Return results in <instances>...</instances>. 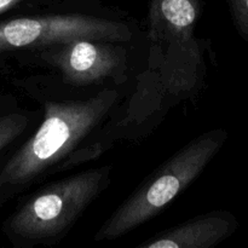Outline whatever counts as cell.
Listing matches in <instances>:
<instances>
[{
  "instance_id": "cell-6",
  "label": "cell",
  "mask_w": 248,
  "mask_h": 248,
  "mask_svg": "<svg viewBox=\"0 0 248 248\" xmlns=\"http://www.w3.org/2000/svg\"><path fill=\"white\" fill-rule=\"evenodd\" d=\"M123 43L78 39L39 48L40 58L62 74L73 86H91L116 80L126 72Z\"/></svg>"
},
{
  "instance_id": "cell-8",
  "label": "cell",
  "mask_w": 248,
  "mask_h": 248,
  "mask_svg": "<svg viewBox=\"0 0 248 248\" xmlns=\"http://www.w3.org/2000/svg\"><path fill=\"white\" fill-rule=\"evenodd\" d=\"M29 125L28 116L19 113L0 115V152L15 142Z\"/></svg>"
},
{
  "instance_id": "cell-5",
  "label": "cell",
  "mask_w": 248,
  "mask_h": 248,
  "mask_svg": "<svg viewBox=\"0 0 248 248\" xmlns=\"http://www.w3.org/2000/svg\"><path fill=\"white\" fill-rule=\"evenodd\" d=\"M78 39L127 43L132 31L126 23L79 14L21 17L0 22V52L44 48Z\"/></svg>"
},
{
  "instance_id": "cell-1",
  "label": "cell",
  "mask_w": 248,
  "mask_h": 248,
  "mask_svg": "<svg viewBox=\"0 0 248 248\" xmlns=\"http://www.w3.org/2000/svg\"><path fill=\"white\" fill-rule=\"evenodd\" d=\"M118 101L107 89L79 101L47 102L36 132L12 155L0 171V190H22L41 177L72 169V160L101 125Z\"/></svg>"
},
{
  "instance_id": "cell-10",
  "label": "cell",
  "mask_w": 248,
  "mask_h": 248,
  "mask_svg": "<svg viewBox=\"0 0 248 248\" xmlns=\"http://www.w3.org/2000/svg\"><path fill=\"white\" fill-rule=\"evenodd\" d=\"M23 1L24 0H0V15L9 11L12 7L17 6V5Z\"/></svg>"
},
{
  "instance_id": "cell-4",
  "label": "cell",
  "mask_w": 248,
  "mask_h": 248,
  "mask_svg": "<svg viewBox=\"0 0 248 248\" xmlns=\"http://www.w3.org/2000/svg\"><path fill=\"white\" fill-rule=\"evenodd\" d=\"M110 170H87L39 189L10 216L5 232L16 246L55 245L108 186Z\"/></svg>"
},
{
  "instance_id": "cell-9",
  "label": "cell",
  "mask_w": 248,
  "mask_h": 248,
  "mask_svg": "<svg viewBox=\"0 0 248 248\" xmlns=\"http://www.w3.org/2000/svg\"><path fill=\"white\" fill-rule=\"evenodd\" d=\"M227 2L235 29L248 43V0H227Z\"/></svg>"
},
{
  "instance_id": "cell-7",
  "label": "cell",
  "mask_w": 248,
  "mask_h": 248,
  "mask_svg": "<svg viewBox=\"0 0 248 248\" xmlns=\"http://www.w3.org/2000/svg\"><path fill=\"white\" fill-rule=\"evenodd\" d=\"M239 222L228 211H213L150 237L140 248H212L229 239Z\"/></svg>"
},
{
  "instance_id": "cell-3",
  "label": "cell",
  "mask_w": 248,
  "mask_h": 248,
  "mask_svg": "<svg viewBox=\"0 0 248 248\" xmlns=\"http://www.w3.org/2000/svg\"><path fill=\"white\" fill-rule=\"evenodd\" d=\"M227 140V131L216 128L190 140L145 178L114 211L99 228L94 240H115L156 217L205 171Z\"/></svg>"
},
{
  "instance_id": "cell-2",
  "label": "cell",
  "mask_w": 248,
  "mask_h": 248,
  "mask_svg": "<svg viewBox=\"0 0 248 248\" xmlns=\"http://www.w3.org/2000/svg\"><path fill=\"white\" fill-rule=\"evenodd\" d=\"M200 15V0H150L149 65L157 93L186 97L202 85L205 56L195 36Z\"/></svg>"
}]
</instances>
